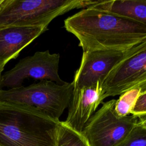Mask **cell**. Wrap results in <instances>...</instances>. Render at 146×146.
I'll return each mask as SVG.
<instances>
[{"label":"cell","instance_id":"obj_1","mask_svg":"<svg viewBox=\"0 0 146 146\" xmlns=\"http://www.w3.org/2000/svg\"><path fill=\"white\" fill-rule=\"evenodd\" d=\"M66 30L79 40L83 52H124L146 40V26L94 5L64 21Z\"/></svg>","mask_w":146,"mask_h":146},{"label":"cell","instance_id":"obj_2","mask_svg":"<svg viewBox=\"0 0 146 146\" xmlns=\"http://www.w3.org/2000/svg\"><path fill=\"white\" fill-rule=\"evenodd\" d=\"M60 122L31 107L0 102V146H55Z\"/></svg>","mask_w":146,"mask_h":146},{"label":"cell","instance_id":"obj_3","mask_svg":"<svg viewBox=\"0 0 146 146\" xmlns=\"http://www.w3.org/2000/svg\"><path fill=\"white\" fill-rule=\"evenodd\" d=\"M91 0H4L0 6V27H47L56 17L97 3Z\"/></svg>","mask_w":146,"mask_h":146},{"label":"cell","instance_id":"obj_4","mask_svg":"<svg viewBox=\"0 0 146 146\" xmlns=\"http://www.w3.org/2000/svg\"><path fill=\"white\" fill-rule=\"evenodd\" d=\"M74 89L72 82L58 84L41 80L28 86L0 90V102L31 107L46 116L59 120L68 107Z\"/></svg>","mask_w":146,"mask_h":146},{"label":"cell","instance_id":"obj_5","mask_svg":"<svg viewBox=\"0 0 146 146\" xmlns=\"http://www.w3.org/2000/svg\"><path fill=\"white\" fill-rule=\"evenodd\" d=\"M102 100L132 88L146 92V40L124 52L101 85Z\"/></svg>","mask_w":146,"mask_h":146},{"label":"cell","instance_id":"obj_6","mask_svg":"<svg viewBox=\"0 0 146 146\" xmlns=\"http://www.w3.org/2000/svg\"><path fill=\"white\" fill-rule=\"evenodd\" d=\"M115 102L112 99L103 103L85 125L82 133L90 146H120L136 125L137 117L116 114Z\"/></svg>","mask_w":146,"mask_h":146},{"label":"cell","instance_id":"obj_7","mask_svg":"<svg viewBox=\"0 0 146 146\" xmlns=\"http://www.w3.org/2000/svg\"><path fill=\"white\" fill-rule=\"evenodd\" d=\"M60 55L49 50L37 51L32 56L21 59L11 70L2 74L1 88L19 87L27 79L50 80L58 84L66 82L58 74Z\"/></svg>","mask_w":146,"mask_h":146},{"label":"cell","instance_id":"obj_8","mask_svg":"<svg viewBox=\"0 0 146 146\" xmlns=\"http://www.w3.org/2000/svg\"><path fill=\"white\" fill-rule=\"evenodd\" d=\"M123 55L124 52L117 51L83 52L80 66L72 81L74 87H88L98 83L102 84Z\"/></svg>","mask_w":146,"mask_h":146},{"label":"cell","instance_id":"obj_9","mask_svg":"<svg viewBox=\"0 0 146 146\" xmlns=\"http://www.w3.org/2000/svg\"><path fill=\"white\" fill-rule=\"evenodd\" d=\"M101 85L98 83L88 87H74L68 115L64 121L68 126L82 133L99 105L103 102Z\"/></svg>","mask_w":146,"mask_h":146},{"label":"cell","instance_id":"obj_10","mask_svg":"<svg viewBox=\"0 0 146 146\" xmlns=\"http://www.w3.org/2000/svg\"><path fill=\"white\" fill-rule=\"evenodd\" d=\"M47 27L6 26L0 27V71L8 62L16 58L20 52L40 34Z\"/></svg>","mask_w":146,"mask_h":146},{"label":"cell","instance_id":"obj_11","mask_svg":"<svg viewBox=\"0 0 146 146\" xmlns=\"http://www.w3.org/2000/svg\"><path fill=\"white\" fill-rule=\"evenodd\" d=\"M94 6L146 26V0L98 1Z\"/></svg>","mask_w":146,"mask_h":146},{"label":"cell","instance_id":"obj_12","mask_svg":"<svg viewBox=\"0 0 146 146\" xmlns=\"http://www.w3.org/2000/svg\"><path fill=\"white\" fill-rule=\"evenodd\" d=\"M55 146H90L82 133L68 126L64 121L60 122Z\"/></svg>","mask_w":146,"mask_h":146},{"label":"cell","instance_id":"obj_13","mask_svg":"<svg viewBox=\"0 0 146 146\" xmlns=\"http://www.w3.org/2000/svg\"><path fill=\"white\" fill-rule=\"evenodd\" d=\"M142 92L139 88H132L120 95L115 104V112L119 117L130 115Z\"/></svg>","mask_w":146,"mask_h":146},{"label":"cell","instance_id":"obj_14","mask_svg":"<svg viewBox=\"0 0 146 146\" xmlns=\"http://www.w3.org/2000/svg\"><path fill=\"white\" fill-rule=\"evenodd\" d=\"M120 146H146V129L136 124Z\"/></svg>","mask_w":146,"mask_h":146},{"label":"cell","instance_id":"obj_15","mask_svg":"<svg viewBox=\"0 0 146 146\" xmlns=\"http://www.w3.org/2000/svg\"><path fill=\"white\" fill-rule=\"evenodd\" d=\"M131 115L137 117L146 115V92L142 93L138 98Z\"/></svg>","mask_w":146,"mask_h":146},{"label":"cell","instance_id":"obj_16","mask_svg":"<svg viewBox=\"0 0 146 146\" xmlns=\"http://www.w3.org/2000/svg\"><path fill=\"white\" fill-rule=\"evenodd\" d=\"M137 118H138V120H137V124L146 129V115L142 116Z\"/></svg>","mask_w":146,"mask_h":146},{"label":"cell","instance_id":"obj_17","mask_svg":"<svg viewBox=\"0 0 146 146\" xmlns=\"http://www.w3.org/2000/svg\"><path fill=\"white\" fill-rule=\"evenodd\" d=\"M2 72L0 71V90L2 89V88H1V84H2Z\"/></svg>","mask_w":146,"mask_h":146},{"label":"cell","instance_id":"obj_18","mask_svg":"<svg viewBox=\"0 0 146 146\" xmlns=\"http://www.w3.org/2000/svg\"><path fill=\"white\" fill-rule=\"evenodd\" d=\"M3 1H4V0H0V6L2 5V3L3 2Z\"/></svg>","mask_w":146,"mask_h":146}]
</instances>
